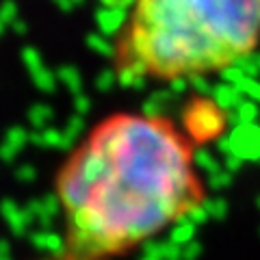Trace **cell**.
Masks as SVG:
<instances>
[{
	"label": "cell",
	"mask_w": 260,
	"mask_h": 260,
	"mask_svg": "<svg viewBox=\"0 0 260 260\" xmlns=\"http://www.w3.org/2000/svg\"><path fill=\"white\" fill-rule=\"evenodd\" d=\"M68 260H115L200 210L195 143L172 117L117 111L95 121L54 176Z\"/></svg>",
	"instance_id": "6da1fadb"
},
{
	"label": "cell",
	"mask_w": 260,
	"mask_h": 260,
	"mask_svg": "<svg viewBox=\"0 0 260 260\" xmlns=\"http://www.w3.org/2000/svg\"><path fill=\"white\" fill-rule=\"evenodd\" d=\"M260 48V0H130L111 63L124 83H176L234 68Z\"/></svg>",
	"instance_id": "7a4b0ae2"
}]
</instances>
